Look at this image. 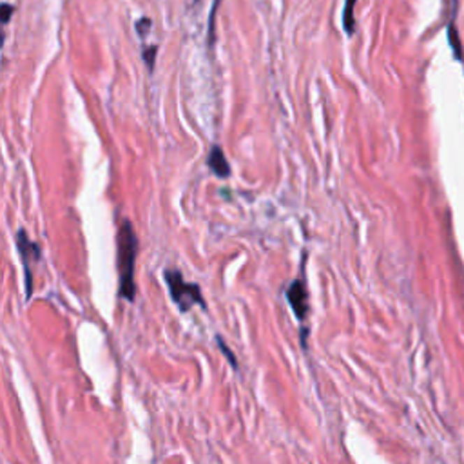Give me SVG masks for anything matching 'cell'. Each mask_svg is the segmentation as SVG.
Listing matches in <instances>:
<instances>
[{
    "instance_id": "1",
    "label": "cell",
    "mask_w": 464,
    "mask_h": 464,
    "mask_svg": "<svg viewBox=\"0 0 464 464\" xmlns=\"http://www.w3.org/2000/svg\"><path fill=\"white\" fill-rule=\"evenodd\" d=\"M116 268H118V294L122 299L133 303L136 298V283H134V267L138 256V238L129 219H124L116 236Z\"/></svg>"
},
{
    "instance_id": "2",
    "label": "cell",
    "mask_w": 464,
    "mask_h": 464,
    "mask_svg": "<svg viewBox=\"0 0 464 464\" xmlns=\"http://www.w3.org/2000/svg\"><path fill=\"white\" fill-rule=\"evenodd\" d=\"M166 277L167 289L171 292V298L176 303V307L182 310V312H189L194 305H200V307H205V299L201 296V289L196 283L185 282V277L180 270L176 268H167L164 273Z\"/></svg>"
},
{
    "instance_id": "3",
    "label": "cell",
    "mask_w": 464,
    "mask_h": 464,
    "mask_svg": "<svg viewBox=\"0 0 464 464\" xmlns=\"http://www.w3.org/2000/svg\"><path fill=\"white\" fill-rule=\"evenodd\" d=\"M17 250L24 263V273H26V296L27 299L33 294V261H41V247L36 245L26 236V232L20 229L17 232Z\"/></svg>"
},
{
    "instance_id": "4",
    "label": "cell",
    "mask_w": 464,
    "mask_h": 464,
    "mask_svg": "<svg viewBox=\"0 0 464 464\" xmlns=\"http://www.w3.org/2000/svg\"><path fill=\"white\" fill-rule=\"evenodd\" d=\"M287 301L294 310V316L298 317L299 321H305L308 316V292H307V282L303 277H298L294 282L290 283L289 290H287Z\"/></svg>"
},
{
    "instance_id": "5",
    "label": "cell",
    "mask_w": 464,
    "mask_h": 464,
    "mask_svg": "<svg viewBox=\"0 0 464 464\" xmlns=\"http://www.w3.org/2000/svg\"><path fill=\"white\" fill-rule=\"evenodd\" d=\"M207 166L210 167V171L219 176V178H229V174H231V166H229L227 158H225L224 151L219 145H215L212 151H210L209 158H207Z\"/></svg>"
},
{
    "instance_id": "6",
    "label": "cell",
    "mask_w": 464,
    "mask_h": 464,
    "mask_svg": "<svg viewBox=\"0 0 464 464\" xmlns=\"http://www.w3.org/2000/svg\"><path fill=\"white\" fill-rule=\"evenodd\" d=\"M354 6H356V0H347L345 2L343 9V26L347 35H354V29H356V20H354Z\"/></svg>"
},
{
    "instance_id": "7",
    "label": "cell",
    "mask_w": 464,
    "mask_h": 464,
    "mask_svg": "<svg viewBox=\"0 0 464 464\" xmlns=\"http://www.w3.org/2000/svg\"><path fill=\"white\" fill-rule=\"evenodd\" d=\"M158 48L157 45H152L151 50L143 51V60L149 64V69H152V66H154V55H157Z\"/></svg>"
},
{
    "instance_id": "8",
    "label": "cell",
    "mask_w": 464,
    "mask_h": 464,
    "mask_svg": "<svg viewBox=\"0 0 464 464\" xmlns=\"http://www.w3.org/2000/svg\"><path fill=\"white\" fill-rule=\"evenodd\" d=\"M13 6L11 4H2V20H4V24H8L9 20V15H11V11H13Z\"/></svg>"
},
{
    "instance_id": "9",
    "label": "cell",
    "mask_w": 464,
    "mask_h": 464,
    "mask_svg": "<svg viewBox=\"0 0 464 464\" xmlns=\"http://www.w3.org/2000/svg\"><path fill=\"white\" fill-rule=\"evenodd\" d=\"M218 343H219V347H222V350H224V352L227 354L229 361H231L232 365L236 366V359H234V354H231V352H229V350H227V347H225V345H224V341H222V340H218Z\"/></svg>"
}]
</instances>
